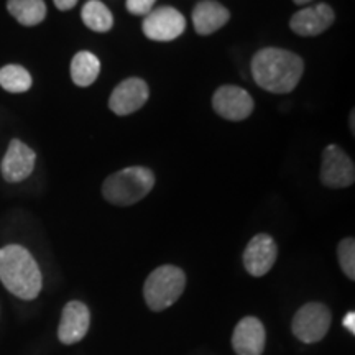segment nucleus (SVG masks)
Returning <instances> with one entry per match:
<instances>
[{
	"label": "nucleus",
	"mask_w": 355,
	"mask_h": 355,
	"mask_svg": "<svg viewBox=\"0 0 355 355\" xmlns=\"http://www.w3.org/2000/svg\"><path fill=\"white\" fill-rule=\"evenodd\" d=\"M304 63L295 53L282 48H263L252 60L257 86L273 94H288L298 86Z\"/></svg>",
	"instance_id": "nucleus-1"
},
{
	"label": "nucleus",
	"mask_w": 355,
	"mask_h": 355,
	"mask_svg": "<svg viewBox=\"0 0 355 355\" xmlns=\"http://www.w3.org/2000/svg\"><path fill=\"white\" fill-rule=\"evenodd\" d=\"M0 282L12 295L25 301L37 298L43 286L38 263L21 245L0 248Z\"/></svg>",
	"instance_id": "nucleus-2"
},
{
	"label": "nucleus",
	"mask_w": 355,
	"mask_h": 355,
	"mask_svg": "<svg viewBox=\"0 0 355 355\" xmlns=\"http://www.w3.org/2000/svg\"><path fill=\"white\" fill-rule=\"evenodd\" d=\"M155 186V175L145 166H128L110 175L102 184V194L115 206H132L141 201Z\"/></svg>",
	"instance_id": "nucleus-3"
},
{
	"label": "nucleus",
	"mask_w": 355,
	"mask_h": 355,
	"mask_svg": "<svg viewBox=\"0 0 355 355\" xmlns=\"http://www.w3.org/2000/svg\"><path fill=\"white\" fill-rule=\"evenodd\" d=\"M186 288V275L175 265H163L146 278L144 296L146 306L155 313L165 311L180 300Z\"/></svg>",
	"instance_id": "nucleus-4"
},
{
	"label": "nucleus",
	"mask_w": 355,
	"mask_h": 355,
	"mask_svg": "<svg viewBox=\"0 0 355 355\" xmlns=\"http://www.w3.org/2000/svg\"><path fill=\"white\" fill-rule=\"evenodd\" d=\"M332 314L322 303H308L301 306L291 324L293 334L304 344H314L322 340L331 327Z\"/></svg>",
	"instance_id": "nucleus-5"
},
{
	"label": "nucleus",
	"mask_w": 355,
	"mask_h": 355,
	"mask_svg": "<svg viewBox=\"0 0 355 355\" xmlns=\"http://www.w3.org/2000/svg\"><path fill=\"white\" fill-rule=\"evenodd\" d=\"M355 181L352 158L339 145H327L322 152L321 183L327 188H349Z\"/></svg>",
	"instance_id": "nucleus-6"
},
{
	"label": "nucleus",
	"mask_w": 355,
	"mask_h": 355,
	"mask_svg": "<svg viewBox=\"0 0 355 355\" xmlns=\"http://www.w3.org/2000/svg\"><path fill=\"white\" fill-rule=\"evenodd\" d=\"M186 30L183 13L173 7L153 8L144 20V33L153 42H171Z\"/></svg>",
	"instance_id": "nucleus-7"
},
{
	"label": "nucleus",
	"mask_w": 355,
	"mask_h": 355,
	"mask_svg": "<svg viewBox=\"0 0 355 355\" xmlns=\"http://www.w3.org/2000/svg\"><path fill=\"white\" fill-rule=\"evenodd\" d=\"M212 107L216 114L227 121H243L254 112V99L245 89L239 86H222L212 96Z\"/></svg>",
	"instance_id": "nucleus-8"
},
{
	"label": "nucleus",
	"mask_w": 355,
	"mask_h": 355,
	"mask_svg": "<svg viewBox=\"0 0 355 355\" xmlns=\"http://www.w3.org/2000/svg\"><path fill=\"white\" fill-rule=\"evenodd\" d=\"M148 84L144 79L128 78L114 89L109 99V107L114 114L123 117V115H130L144 107L145 102L148 101Z\"/></svg>",
	"instance_id": "nucleus-9"
},
{
	"label": "nucleus",
	"mask_w": 355,
	"mask_h": 355,
	"mask_svg": "<svg viewBox=\"0 0 355 355\" xmlns=\"http://www.w3.org/2000/svg\"><path fill=\"white\" fill-rule=\"evenodd\" d=\"M278 257L277 243L268 234H259L243 252V266L252 277H263L273 268Z\"/></svg>",
	"instance_id": "nucleus-10"
},
{
	"label": "nucleus",
	"mask_w": 355,
	"mask_h": 355,
	"mask_svg": "<svg viewBox=\"0 0 355 355\" xmlns=\"http://www.w3.org/2000/svg\"><path fill=\"white\" fill-rule=\"evenodd\" d=\"M37 153L21 140H12L2 159V176L8 183H20L33 173Z\"/></svg>",
	"instance_id": "nucleus-11"
},
{
	"label": "nucleus",
	"mask_w": 355,
	"mask_h": 355,
	"mask_svg": "<svg viewBox=\"0 0 355 355\" xmlns=\"http://www.w3.org/2000/svg\"><path fill=\"white\" fill-rule=\"evenodd\" d=\"M89 324H91V314H89L87 306L81 301H69L61 314L58 339L66 345L78 344L86 337Z\"/></svg>",
	"instance_id": "nucleus-12"
},
{
	"label": "nucleus",
	"mask_w": 355,
	"mask_h": 355,
	"mask_svg": "<svg viewBox=\"0 0 355 355\" xmlns=\"http://www.w3.org/2000/svg\"><path fill=\"white\" fill-rule=\"evenodd\" d=\"M336 13L327 3H318V6L301 8L291 17V30L300 37H316L326 32L334 24Z\"/></svg>",
	"instance_id": "nucleus-13"
},
{
	"label": "nucleus",
	"mask_w": 355,
	"mask_h": 355,
	"mask_svg": "<svg viewBox=\"0 0 355 355\" xmlns=\"http://www.w3.org/2000/svg\"><path fill=\"white\" fill-rule=\"evenodd\" d=\"M265 343L266 332L260 319L247 316L235 326L232 347L237 355H261L265 350Z\"/></svg>",
	"instance_id": "nucleus-14"
},
{
	"label": "nucleus",
	"mask_w": 355,
	"mask_h": 355,
	"mask_svg": "<svg viewBox=\"0 0 355 355\" xmlns=\"http://www.w3.org/2000/svg\"><path fill=\"white\" fill-rule=\"evenodd\" d=\"M230 19V13L222 3L214 0H202L193 10V25L198 35H211L222 28Z\"/></svg>",
	"instance_id": "nucleus-15"
},
{
	"label": "nucleus",
	"mask_w": 355,
	"mask_h": 355,
	"mask_svg": "<svg viewBox=\"0 0 355 355\" xmlns=\"http://www.w3.org/2000/svg\"><path fill=\"white\" fill-rule=\"evenodd\" d=\"M101 73V61L94 53L79 51L71 61V79L79 87H87Z\"/></svg>",
	"instance_id": "nucleus-16"
},
{
	"label": "nucleus",
	"mask_w": 355,
	"mask_h": 355,
	"mask_svg": "<svg viewBox=\"0 0 355 355\" xmlns=\"http://www.w3.org/2000/svg\"><path fill=\"white\" fill-rule=\"evenodd\" d=\"M7 8L13 19L25 26L42 24L46 17V6L43 0H8Z\"/></svg>",
	"instance_id": "nucleus-17"
},
{
	"label": "nucleus",
	"mask_w": 355,
	"mask_h": 355,
	"mask_svg": "<svg viewBox=\"0 0 355 355\" xmlns=\"http://www.w3.org/2000/svg\"><path fill=\"white\" fill-rule=\"evenodd\" d=\"M83 21L92 32L105 33L114 26L112 12L99 0H89L81 12Z\"/></svg>",
	"instance_id": "nucleus-18"
},
{
	"label": "nucleus",
	"mask_w": 355,
	"mask_h": 355,
	"mask_svg": "<svg viewBox=\"0 0 355 355\" xmlns=\"http://www.w3.org/2000/svg\"><path fill=\"white\" fill-rule=\"evenodd\" d=\"M0 86L13 94L26 92L32 87V76L24 66L7 64L0 69Z\"/></svg>",
	"instance_id": "nucleus-19"
},
{
	"label": "nucleus",
	"mask_w": 355,
	"mask_h": 355,
	"mask_svg": "<svg viewBox=\"0 0 355 355\" xmlns=\"http://www.w3.org/2000/svg\"><path fill=\"white\" fill-rule=\"evenodd\" d=\"M337 257L345 277L349 279H355V241L352 237L344 239L337 247Z\"/></svg>",
	"instance_id": "nucleus-20"
},
{
	"label": "nucleus",
	"mask_w": 355,
	"mask_h": 355,
	"mask_svg": "<svg viewBox=\"0 0 355 355\" xmlns=\"http://www.w3.org/2000/svg\"><path fill=\"white\" fill-rule=\"evenodd\" d=\"M157 0H127L128 12L133 15H148Z\"/></svg>",
	"instance_id": "nucleus-21"
},
{
	"label": "nucleus",
	"mask_w": 355,
	"mask_h": 355,
	"mask_svg": "<svg viewBox=\"0 0 355 355\" xmlns=\"http://www.w3.org/2000/svg\"><path fill=\"white\" fill-rule=\"evenodd\" d=\"M344 327L350 332V334H355V313L354 311H350V313L345 314Z\"/></svg>",
	"instance_id": "nucleus-22"
},
{
	"label": "nucleus",
	"mask_w": 355,
	"mask_h": 355,
	"mask_svg": "<svg viewBox=\"0 0 355 355\" xmlns=\"http://www.w3.org/2000/svg\"><path fill=\"white\" fill-rule=\"evenodd\" d=\"M60 10H71L78 3V0H53Z\"/></svg>",
	"instance_id": "nucleus-23"
},
{
	"label": "nucleus",
	"mask_w": 355,
	"mask_h": 355,
	"mask_svg": "<svg viewBox=\"0 0 355 355\" xmlns=\"http://www.w3.org/2000/svg\"><path fill=\"white\" fill-rule=\"evenodd\" d=\"M293 2H295L296 6H306V3L313 2V0H293Z\"/></svg>",
	"instance_id": "nucleus-24"
}]
</instances>
